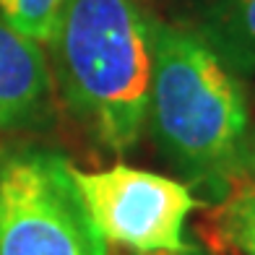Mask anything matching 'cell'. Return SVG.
Listing matches in <instances>:
<instances>
[{"label": "cell", "mask_w": 255, "mask_h": 255, "mask_svg": "<svg viewBox=\"0 0 255 255\" xmlns=\"http://www.w3.org/2000/svg\"><path fill=\"white\" fill-rule=\"evenodd\" d=\"M146 123L159 151L193 185L224 195L245 175L248 102L237 76L193 29L151 18Z\"/></svg>", "instance_id": "1"}, {"label": "cell", "mask_w": 255, "mask_h": 255, "mask_svg": "<svg viewBox=\"0 0 255 255\" xmlns=\"http://www.w3.org/2000/svg\"><path fill=\"white\" fill-rule=\"evenodd\" d=\"M47 44L68 110L104 148L130 151L148 112L151 16L138 0H65Z\"/></svg>", "instance_id": "2"}, {"label": "cell", "mask_w": 255, "mask_h": 255, "mask_svg": "<svg viewBox=\"0 0 255 255\" xmlns=\"http://www.w3.org/2000/svg\"><path fill=\"white\" fill-rule=\"evenodd\" d=\"M71 167L50 148H0V255H110Z\"/></svg>", "instance_id": "3"}, {"label": "cell", "mask_w": 255, "mask_h": 255, "mask_svg": "<svg viewBox=\"0 0 255 255\" xmlns=\"http://www.w3.org/2000/svg\"><path fill=\"white\" fill-rule=\"evenodd\" d=\"M73 182L99 235L138 255H177L185 219L203 201L190 185L128 164L86 172L71 167Z\"/></svg>", "instance_id": "4"}, {"label": "cell", "mask_w": 255, "mask_h": 255, "mask_svg": "<svg viewBox=\"0 0 255 255\" xmlns=\"http://www.w3.org/2000/svg\"><path fill=\"white\" fill-rule=\"evenodd\" d=\"M52 118V71L42 42L0 16V130H26Z\"/></svg>", "instance_id": "5"}, {"label": "cell", "mask_w": 255, "mask_h": 255, "mask_svg": "<svg viewBox=\"0 0 255 255\" xmlns=\"http://www.w3.org/2000/svg\"><path fill=\"white\" fill-rule=\"evenodd\" d=\"M190 18L232 73L255 76V0H190Z\"/></svg>", "instance_id": "6"}, {"label": "cell", "mask_w": 255, "mask_h": 255, "mask_svg": "<svg viewBox=\"0 0 255 255\" xmlns=\"http://www.w3.org/2000/svg\"><path fill=\"white\" fill-rule=\"evenodd\" d=\"M203 235L216 253L255 255V182L240 175L208 214Z\"/></svg>", "instance_id": "7"}, {"label": "cell", "mask_w": 255, "mask_h": 255, "mask_svg": "<svg viewBox=\"0 0 255 255\" xmlns=\"http://www.w3.org/2000/svg\"><path fill=\"white\" fill-rule=\"evenodd\" d=\"M65 0H0V16L26 37L47 44Z\"/></svg>", "instance_id": "8"}, {"label": "cell", "mask_w": 255, "mask_h": 255, "mask_svg": "<svg viewBox=\"0 0 255 255\" xmlns=\"http://www.w3.org/2000/svg\"><path fill=\"white\" fill-rule=\"evenodd\" d=\"M245 167L253 172V180H255V133H250L248 138V154H245Z\"/></svg>", "instance_id": "9"}, {"label": "cell", "mask_w": 255, "mask_h": 255, "mask_svg": "<svg viewBox=\"0 0 255 255\" xmlns=\"http://www.w3.org/2000/svg\"><path fill=\"white\" fill-rule=\"evenodd\" d=\"M180 255H206V253H203V250H195V248H188V250L180 253Z\"/></svg>", "instance_id": "10"}]
</instances>
